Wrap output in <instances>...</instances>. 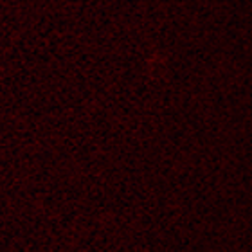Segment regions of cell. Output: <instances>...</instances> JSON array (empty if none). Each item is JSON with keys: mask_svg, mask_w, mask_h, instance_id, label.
<instances>
[]
</instances>
